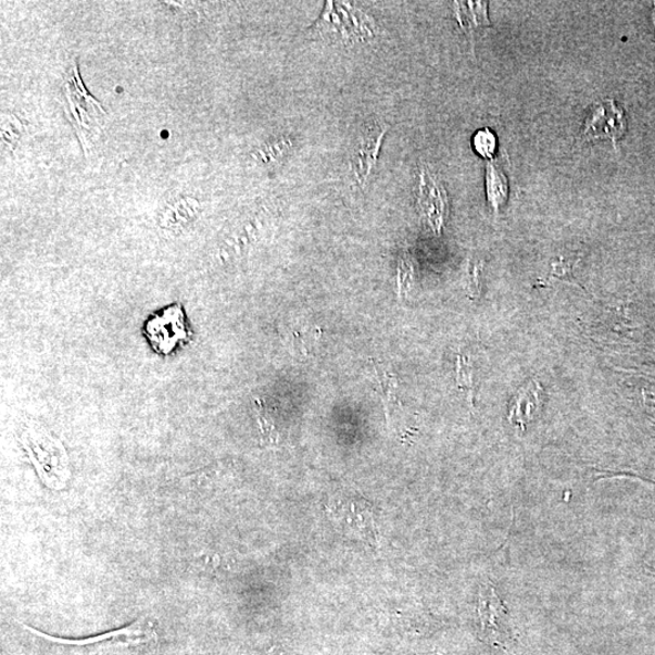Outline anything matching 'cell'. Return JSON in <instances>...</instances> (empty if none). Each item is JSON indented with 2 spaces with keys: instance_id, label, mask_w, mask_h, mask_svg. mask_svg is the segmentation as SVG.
Instances as JSON below:
<instances>
[{
  "instance_id": "obj_1",
  "label": "cell",
  "mask_w": 655,
  "mask_h": 655,
  "mask_svg": "<svg viewBox=\"0 0 655 655\" xmlns=\"http://www.w3.org/2000/svg\"><path fill=\"white\" fill-rule=\"evenodd\" d=\"M311 29L318 36L345 46L366 45L380 35L376 18L362 8L332 0L325 3L324 12Z\"/></svg>"
},
{
  "instance_id": "obj_2",
  "label": "cell",
  "mask_w": 655,
  "mask_h": 655,
  "mask_svg": "<svg viewBox=\"0 0 655 655\" xmlns=\"http://www.w3.org/2000/svg\"><path fill=\"white\" fill-rule=\"evenodd\" d=\"M390 130V124L378 117L364 121L360 127L356 140L352 144L350 166L353 179L364 189L369 182L374 169L377 168L385 138Z\"/></svg>"
},
{
  "instance_id": "obj_3",
  "label": "cell",
  "mask_w": 655,
  "mask_h": 655,
  "mask_svg": "<svg viewBox=\"0 0 655 655\" xmlns=\"http://www.w3.org/2000/svg\"><path fill=\"white\" fill-rule=\"evenodd\" d=\"M23 628L29 632H33L34 635L40 639L56 644H62V646L89 647L101 646L102 644V646L135 647L159 640L158 632H155L152 621L146 620L144 618L138 619L126 628L113 630L106 633H101V635L98 637L81 640H68L50 637L48 633L40 632L37 629L25 626V623Z\"/></svg>"
},
{
  "instance_id": "obj_4",
  "label": "cell",
  "mask_w": 655,
  "mask_h": 655,
  "mask_svg": "<svg viewBox=\"0 0 655 655\" xmlns=\"http://www.w3.org/2000/svg\"><path fill=\"white\" fill-rule=\"evenodd\" d=\"M418 207L423 221L433 234L440 235L450 212L449 193L428 165L423 164L418 181Z\"/></svg>"
},
{
  "instance_id": "obj_5",
  "label": "cell",
  "mask_w": 655,
  "mask_h": 655,
  "mask_svg": "<svg viewBox=\"0 0 655 655\" xmlns=\"http://www.w3.org/2000/svg\"><path fill=\"white\" fill-rule=\"evenodd\" d=\"M628 121L623 110L615 100H603L591 108L582 128V139L596 141L608 139L615 149L617 142L626 135Z\"/></svg>"
},
{
  "instance_id": "obj_6",
  "label": "cell",
  "mask_w": 655,
  "mask_h": 655,
  "mask_svg": "<svg viewBox=\"0 0 655 655\" xmlns=\"http://www.w3.org/2000/svg\"><path fill=\"white\" fill-rule=\"evenodd\" d=\"M332 513L345 528L377 543L376 524L367 505H360L357 502H338L332 505Z\"/></svg>"
},
{
  "instance_id": "obj_7",
  "label": "cell",
  "mask_w": 655,
  "mask_h": 655,
  "mask_svg": "<svg viewBox=\"0 0 655 655\" xmlns=\"http://www.w3.org/2000/svg\"><path fill=\"white\" fill-rule=\"evenodd\" d=\"M480 617L483 630L494 641H503L507 627V612L492 587H483L480 592Z\"/></svg>"
},
{
  "instance_id": "obj_8",
  "label": "cell",
  "mask_w": 655,
  "mask_h": 655,
  "mask_svg": "<svg viewBox=\"0 0 655 655\" xmlns=\"http://www.w3.org/2000/svg\"><path fill=\"white\" fill-rule=\"evenodd\" d=\"M543 389L538 381H530L519 390L509 405L508 419L515 425L525 426L532 421L542 408Z\"/></svg>"
},
{
  "instance_id": "obj_9",
  "label": "cell",
  "mask_w": 655,
  "mask_h": 655,
  "mask_svg": "<svg viewBox=\"0 0 655 655\" xmlns=\"http://www.w3.org/2000/svg\"><path fill=\"white\" fill-rule=\"evenodd\" d=\"M453 9L456 23L459 24L464 34L470 38L474 51L476 30L492 25L490 17H488V3L454 2Z\"/></svg>"
},
{
  "instance_id": "obj_10",
  "label": "cell",
  "mask_w": 655,
  "mask_h": 655,
  "mask_svg": "<svg viewBox=\"0 0 655 655\" xmlns=\"http://www.w3.org/2000/svg\"><path fill=\"white\" fill-rule=\"evenodd\" d=\"M487 201L495 214L508 199V180L505 173L493 162H488L486 171Z\"/></svg>"
},
{
  "instance_id": "obj_11",
  "label": "cell",
  "mask_w": 655,
  "mask_h": 655,
  "mask_svg": "<svg viewBox=\"0 0 655 655\" xmlns=\"http://www.w3.org/2000/svg\"><path fill=\"white\" fill-rule=\"evenodd\" d=\"M291 149H293V140L288 137L273 140L259 151L260 161L266 164L278 163L286 158Z\"/></svg>"
},
{
  "instance_id": "obj_12",
  "label": "cell",
  "mask_w": 655,
  "mask_h": 655,
  "mask_svg": "<svg viewBox=\"0 0 655 655\" xmlns=\"http://www.w3.org/2000/svg\"><path fill=\"white\" fill-rule=\"evenodd\" d=\"M474 150L487 161H494L497 150L495 134L490 128L478 130L473 138Z\"/></svg>"
},
{
  "instance_id": "obj_13",
  "label": "cell",
  "mask_w": 655,
  "mask_h": 655,
  "mask_svg": "<svg viewBox=\"0 0 655 655\" xmlns=\"http://www.w3.org/2000/svg\"><path fill=\"white\" fill-rule=\"evenodd\" d=\"M23 126H21L20 122L15 117L5 116L2 123V135L4 142L8 144H14L21 133H23Z\"/></svg>"
},
{
  "instance_id": "obj_14",
  "label": "cell",
  "mask_w": 655,
  "mask_h": 655,
  "mask_svg": "<svg viewBox=\"0 0 655 655\" xmlns=\"http://www.w3.org/2000/svg\"><path fill=\"white\" fill-rule=\"evenodd\" d=\"M647 569L651 570L653 575H655V569L653 567H647Z\"/></svg>"
},
{
  "instance_id": "obj_15",
  "label": "cell",
  "mask_w": 655,
  "mask_h": 655,
  "mask_svg": "<svg viewBox=\"0 0 655 655\" xmlns=\"http://www.w3.org/2000/svg\"><path fill=\"white\" fill-rule=\"evenodd\" d=\"M654 24H655V3H654Z\"/></svg>"
}]
</instances>
